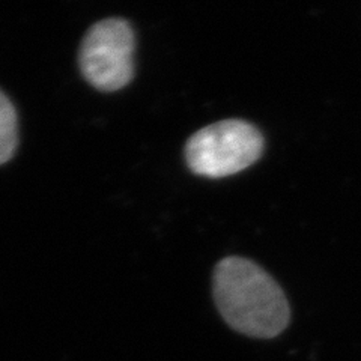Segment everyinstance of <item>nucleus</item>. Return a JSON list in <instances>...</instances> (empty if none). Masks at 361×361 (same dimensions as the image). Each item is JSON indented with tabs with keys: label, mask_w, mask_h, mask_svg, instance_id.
<instances>
[{
	"label": "nucleus",
	"mask_w": 361,
	"mask_h": 361,
	"mask_svg": "<svg viewBox=\"0 0 361 361\" xmlns=\"http://www.w3.org/2000/svg\"><path fill=\"white\" fill-rule=\"evenodd\" d=\"M212 292L224 322L244 336L273 338L290 321L285 292L265 269L245 257H224L217 264Z\"/></svg>",
	"instance_id": "f257e3e1"
},
{
	"label": "nucleus",
	"mask_w": 361,
	"mask_h": 361,
	"mask_svg": "<svg viewBox=\"0 0 361 361\" xmlns=\"http://www.w3.org/2000/svg\"><path fill=\"white\" fill-rule=\"evenodd\" d=\"M264 135L253 123L226 119L199 130L185 145L191 172L205 178H226L245 171L264 152Z\"/></svg>",
	"instance_id": "f03ea898"
},
{
	"label": "nucleus",
	"mask_w": 361,
	"mask_h": 361,
	"mask_svg": "<svg viewBox=\"0 0 361 361\" xmlns=\"http://www.w3.org/2000/svg\"><path fill=\"white\" fill-rule=\"evenodd\" d=\"M134 30L127 20L106 18L90 27L78 53L85 80L101 92H116L134 77Z\"/></svg>",
	"instance_id": "7ed1b4c3"
},
{
	"label": "nucleus",
	"mask_w": 361,
	"mask_h": 361,
	"mask_svg": "<svg viewBox=\"0 0 361 361\" xmlns=\"http://www.w3.org/2000/svg\"><path fill=\"white\" fill-rule=\"evenodd\" d=\"M18 146V118L14 104L0 90V166L14 157Z\"/></svg>",
	"instance_id": "20e7f679"
}]
</instances>
